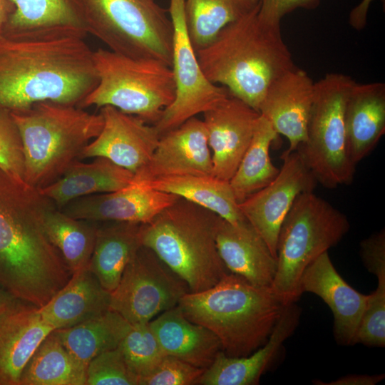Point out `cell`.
Wrapping results in <instances>:
<instances>
[{
  "mask_svg": "<svg viewBox=\"0 0 385 385\" xmlns=\"http://www.w3.org/2000/svg\"><path fill=\"white\" fill-rule=\"evenodd\" d=\"M296 302L284 305L281 314L267 342L247 356L232 357L220 351L205 369L198 384L255 385L274 360L283 343L296 329L301 316Z\"/></svg>",
  "mask_w": 385,
  "mask_h": 385,
  "instance_id": "cell-20",
  "label": "cell"
},
{
  "mask_svg": "<svg viewBox=\"0 0 385 385\" xmlns=\"http://www.w3.org/2000/svg\"><path fill=\"white\" fill-rule=\"evenodd\" d=\"M284 304L271 287L228 273L212 287L188 292L178 307L190 321L211 331L228 356H247L268 339Z\"/></svg>",
  "mask_w": 385,
  "mask_h": 385,
  "instance_id": "cell-4",
  "label": "cell"
},
{
  "mask_svg": "<svg viewBox=\"0 0 385 385\" xmlns=\"http://www.w3.org/2000/svg\"><path fill=\"white\" fill-rule=\"evenodd\" d=\"M134 173L104 157L91 163H74L61 178L38 189L58 207L78 198L114 192L130 183Z\"/></svg>",
  "mask_w": 385,
  "mask_h": 385,
  "instance_id": "cell-26",
  "label": "cell"
},
{
  "mask_svg": "<svg viewBox=\"0 0 385 385\" xmlns=\"http://www.w3.org/2000/svg\"><path fill=\"white\" fill-rule=\"evenodd\" d=\"M215 240L220 257L230 272L255 286L272 287L277 258L247 220L235 225L219 216Z\"/></svg>",
  "mask_w": 385,
  "mask_h": 385,
  "instance_id": "cell-22",
  "label": "cell"
},
{
  "mask_svg": "<svg viewBox=\"0 0 385 385\" xmlns=\"http://www.w3.org/2000/svg\"><path fill=\"white\" fill-rule=\"evenodd\" d=\"M140 225L112 222L97 228L88 268L110 293L117 287L128 263L142 247Z\"/></svg>",
  "mask_w": 385,
  "mask_h": 385,
  "instance_id": "cell-27",
  "label": "cell"
},
{
  "mask_svg": "<svg viewBox=\"0 0 385 385\" xmlns=\"http://www.w3.org/2000/svg\"><path fill=\"white\" fill-rule=\"evenodd\" d=\"M143 180L155 190L193 202L232 224L246 221L230 183L214 175L188 174Z\"/></svg>",
  "mask_w": 385,
  "mask_h": 385,
  "instance_id": "cell-28",
  "label": "cell"
},
{
  "mask_svg": "<svg viewBox=\"0 0 385 385\" xmlns=\"http://www.w3.org/2000/svg\"><path fill=\"white\" fill-rule=\"evenodd\" d=\"M314 93V82L306 71L296 66L268 87L258 112L277 134L287 138L289 146L282 155L296 150L305 141Z\"/></svg>",
  "mask_w": 385,
  "mask_h": 385,
  "instance_id": "cell-17",
  "label": "cell"
},
{
  "mask_svg": "<svg viewBox=\"0 0 385 385\" xmlns=\"http://www.w3.org/2000/svg\"><path fill=\"white\" fill-rule=\"evenodd\" d=\"M20 302L21 301L17 299L0 287V314L16 305Z\"/></svg>",
  "mask_w": 385,
  "mask_h": 385,
  "instance_id": "cell-44",
  "label": "cell"
},
{
  "mask_svg": "<svg viewBox=\"0 0 385 385\" xmlns=\"http://www.w3.org/2000/svg\"><path fill=\"white\" fill-rule=\"evenodd\" d=\"M118 347L139 380L150 374L165 355L149 322L130 324Z\"/></svg>",
  "mask_w": 385,
  "mask_h": 385,
  "instance_id": "cell-35",
  "label": "cell"
},
{
  "mask_svg": "<svg viewBox=\"0 0 385 385\" xmlns=\"http://www.w3.org/2000/svg\"><path fill=\"white\" fill-rule=\"evenodd\" d=\"M384 379V374H349L329 382L314 381L318 385H375Z\"/></svg>",
  "mask_w": 385,
  "mask_h": 385,
  "instance_id": "cell-42",
  "label": "cell"
},
{
  "mask_svg": "<svg viewBox=\"0 0 385 385\" xmlns=\"http://www.w3.org/2000/svg\"><path fill=\"white\" fill-rule=\"evenodd\" d=\"M111 293L87 267L72 273L68 282L38 311L54 329L73 327L110 309Z\"/></svg>",
  "mask_w": 385,
  "mask_h": 385,
  "instance_id": "cell-24",
  "label": "cell"
},
{
  "mask_svg": "<svg viewBox=\"0 0 385 385\" xmlns=\"http://www.w3.org/2000/svg\"><path fill=\"white\" fill-rule=\"evenodd\" d=\"M20 132L24 153V180L40 189L61 178L103 125L101 113L74 105L52 102L11 112Z\"/></svg>",
  "mask_w": 385,
  "mask_h": 385,
  "instance_id": "cell-6",
  "label": "cell"
},
{
  "mask_svg": "<svg viewBox=\"0 0 385 385\" xmlns=\"http://www.w3.org/2000/svg\"><path fill=\"white\" fill-rule=\"evenodd\" d=\"M103 125L85 148L81 158L104 157L134 174L149 163L160 135L141 118L106 106L101 108Z\"/></svg>",
  "mask_w": 385,
  "mask_h": 385,
  "instance_id": "cell-14",
  "label": "cell"
},
{
  "mask_svg": "<svg viewBox=\"0 0 385 385\" xmlns=\"http://www.w3.org/2000/svg\"><path fill=\"white\" fill-rule=\"evenodd\" d=\"M259 19L265 24L280 26L282 19L298 9H314L321 0H259Z\"/></svg>",
  "mask_w": 385,
  "mask_h": 385,
  "instance_id": "cell-40",
  "label": "cell"
},
{
  "mask_svg": "<svg viewBox=\"0 0 385 385\" xmlns=\"http://www.w3.org/2000/svg\"><path fill=\"white\" fill-rule=\"evenodd\" d=\"M301 293L320 297L334 316V335L342 345L355 344L356 334L369 294L351 287L335 269L328 252L315 259L304 271L299 284Z\"/></svg>",
  "mask_w": 385,
  "mask_h": 385,
  "instance_id": "cell-18",
  "label": "cell"
},
{
  "mask_svg": "<svg viewBox=\"0 0 385 385\" xmlns=\"http://www.w3.org/2000/svg\"><path fill=\"white\" fill-rule=\"evenodd\" d=\"M373 0H361L349 13V24L356 30L363 29L367 21V15L369 7Z\"/></svg>",
  "mask_w": 385,
  "mask_h": 385,
  "instance_id": "cell-43",
  "label": "cell"
},
{
  "mask_svg": "<svg viewBox=\"0 0 385 385\" xmlns=\"http://www.w3.org/2000/svg\"><path fill=\"white\" fill-rule=\"evenodd\" d=\"M130 323L111 309L71 327L53 330L68 351L87 367L99 354L118 347Z\"/></svg>",
  "mask_w": 385,
  "mask_h": 385,
  "instance_id": "cell-30",
  "label": "cell"
},
{
  "mask_svg": "<svg viewBox=\"0 0 385 385\" xmlns=\"http://www.w3.org/2000/svg\"><path fill=\"white\" fill-rule=\"evenodd\" d=\"M87 34L108 49L171 67L173 26L156 0H81Z\"/></svg>",
  "mask_w": 385,
  "mask_h": 385,
  "instance_id": "cell-9",
  "label": "cell"
},
{
  "mask_svg": "<svg viewBox=\"0 0 385 385\" xmlns=\"http://www.w3.org/2000/svg\"><path fill=\"white\" fill-rule=\"evenodd\" d=\"M86 34L69 30L0 33V108L41 102L78 106L98 78Z\"/></svg>",
  "mask_w": 385,
  "mask_h": 385,
  "instance_id": "cell-1",
  "label": "cell"
},
{
  "mask_svg": "<svg viewBox=\"0 0 385 385\" xmlns=\"http://www.w3.org/2000/svg\"><path fill=\"white\" fill-rule=\"evenodd\" d=\"M360 255L366 269L376 277L385 275L384 229L364 239L360 243Z\"/></svg>",
  "mask_w": 385,
  "mask_h": 385,
  "instance_id": "cell-41",
  "label": "cell"
},
{
  "mask_svg": "<svg viewBox=\"0 0 385 385\" xmlns=\"http://www.w3.org/2000/svg\"><path fill=\"white\" fill-rule=\"evenodd\" d=\"M93 61L98 81L81 108L110 106L154 125L175 99L171 67L160 61L98 48Z\"/></svg>",
  "mask_w": 385,
  "mask_h": 385,
  "instance_id": "cell-8",
  "label": "cell"
},
{
  "mask_svg": "<svg viewBox=\"0 0 385 385\" xmlns=\"http://www.w3.org/2000/svg\"><path fill=\"white\" fill-rule=\"evenodd\" d=\"M346 148L356 165L375 148L385 132V84L357 83L351 88L344 109Z\"/></svg>",
  "mask_w": 385,
  "mask_h": 385,
  "instance_id": "cell-23",
  "label": "cell"
},
{
  "mask_svg": "<svg viewBox=\"0 0 385 385\" xmlns=\"http://www.w3.org/2000/svg\"><path fill=\"white\" fill-rule=\"evenodd\" d=\"M53 330L38 307L23 302L0 314V385H19L24 367Z\"/></svg>",
  "mask_w": 385,
  "mask_h": 385,
  "instance_id": "cell-21",
  "label": "cell"
},
{
  "mask_svg": "<svg viewBox=\"0 0 385 385\" xmlns=\"http://www.w3.org/2000/svg\"><path fill=\"white\" fill-rule=\"evenodd\" d=\"M188 174L213 175L207 130L196 116L162 135L148 165L134 176L148 180Z\"/></svg>",
  "mask_w": 385,
  "mask_h": 385,
  "instance_id": "cell-19",
  "label": "cell"
},
{
  "mask_svg": "<svg viewBox=\"0 0 385 385\" xmlns=\"http://www.w3.org/2000/svg\"><path fill=\"white\" fill-rule=\"evenodd\" d=\"M178 196L155 190L135 176L130 183L114 192L78 198L64 212L79 220L145 224Z\"/></svg>",
  "mask_w": 385,
  "mask_h": 385,
  "instance_id": "cell-16",
  "label": "cell"
},
{
  "mask_svg": "<svg viewBox=\"0 0 385 385\" xmlns=\"http://www.w3.org/2000/svg\"><path fill=\"white\" fill-rule=\"evenodd\" d=\"M259 4V0H184L187 33L195 51Z\"/></svg>",
  "mask_w": 385,
  "mask_h": 385,
  "instance_id": "cell-33",
  "label": "cell"
},
{
  "mask_svg": "<svg viewBox=\"0 0 385 385\" xmlns=\"http://www.w3.org/2000/svg\"><path fill=\"white\" fill-rule=\"evenodd\" d=\"M283 160L276 177L266 186L238 203L252 226L277 258V244L282 224L297 197L314 191L317 182L297 150L280 156Z\"/></svg>",
  "mask_w": 385,
  "mask_h": 385,
  "instance_id": "cell-13",
  "label": "cell"
},
{
  "mask_svg": "<svg viewBox=\"0 0 385 385\" xmlns=\"http://www.w3.org/2000/svg\"><path fill=\"white\" fill-rule=\"evenodd\" d=\"M205 369L183 360L165 355L156 368L139 380L138 385H193Z\"/></svg>",
  "mask_w": 385,
  "mask_h": 385,
  "instance_id": "cell-39",
  "label": "cell"
},
{
  "mask_svg": "<svg viewBox=\"0 0 385 385\" xmlns=\"http://www.w3.org/2000/svg\"><path fill=\"white\" fill-rule=\"evenodd\" d=\"M376 289L370 294L356 334V342L385 346V276L377 277Z\"/></svg>",
  "mask_w": 385,
  "mask_h": 385,
  "instance_id": "cell-38",
  "label": "cell"
},
{
  "mask_svg": "<svg viewBox=\"0 0 385 385\" xmlns=\"http://www.w3.org/2000/svg\"><path fill=\"white\" fill-rule=\"evenodd\" d=\"M86 369L68 351L53 331L24 367L19 385H86Z\"/></svg>",
  "mask_w": 385,
  "mask_h": 385,
  "instance_id": "cell-31",
  "label": "cell"
},
{
  "mask_svg": "<svg viewBox=\"0 0 385 385\" xmlns=\"http://www.w3.org/2000/svg\"><path fill=\"white\" fill-rule=\"evenodd\" d=\"M52 204L38 188L0 169V287L38 308L72 275L45 229Z\"/></svg>",
  "mask_w": 385,
  "mask_h": 385,
  "instance_id": "cell-2",
  "label": "cell"
},
{
  "mask_svg": "<svg viewBox=\"0 0 385 385\" xmlns=\"http://www.w3.org/2000/svg\"><path fill=\"white\" fill-rule=\"evenodd\" d=\"M356 82L349 76L327 73L314 83L313 103L306 140L296 150L314 175L327 188L349 185L355 167L346 148L344 109Z\"/></svg>",
  "mask_w": 385,
  "mask_h": 385,
  "instance_id": "cell-10",
  "label": "cell"
},
{
  "mask_svg": "<svg viewBox=\"0 0 385 385\" xmlns=\"http://www.w3.org/2000/svg\"><path fill=\"white\" fill-rule=\"evenodd\" d=\"M14 6L2 31L69 30L87 35L81 0H9Z\"/></svg>",
  "mask_w": 385,
  "mask_h": 385,
  "instance_id": "cell-29",
  "label": "cell"
},
{
  "mask_svg": "<svg viewBox=\"0 0 385 385\" xmlns=\"http://www.w3.org/2000/svg\"><path fill=\"white\" fill-rule=\"evenodd\" d=\"M86 385H138V377L118 346L99 354L89 361Z\"/></svg>",
  "mask_w": 385,
  "mask_h": 385,
  "instance_id": "cell-36",
  "label": "cell"
},
{
  "mask_svg": "<svg viewBox=\"0 0 385 385\" xmlns=\"http://www.w3.org/2000/svg\"><path fill=\"white\" fill-rule=\"evenodd\" d=\"M168 13L173 26L171 69L175 96L153 125L160 137L230 95L227 88L211 83L200 67L185 27L184 0H169Z\"/></svg>",
  "mask_w": 385,
  "mask_h": 385,
  "instance_id": "cell-12",
  "label": "cell"
},
{
  "mask_svg": "<svg viewBox=\"0 0 385 385\" xmlns=\"http://www.w3.org/2000/svg\"><path fill=\"white\" fill-rule=\"evenodd\" d=\"M0 169L24 181V153L21 136L10 111L0 108Z\"/></svg>",
  "mask_w": 385,
  "mask_h": 385,
  "instance_id": "cell-37",
  "label": "cell"
},
{
  "mask_svg": "<svg viewBox=\"0 0 385 385\" xmlns=\"http://www.w3.org/2000/svg\"><path fill=\"white\" fill-rule=\"evenodd\" d=\"M188 292L185 282L151 250L142 246L111 292L110 309L130 324L147 323L178 306Z\"/></svg>",
  "mask_w": 385,
  "mask_h": 385,
  "instance_id": "cell-11",
  "label": "cell"
},
{
  "mask_svg": "<svg viewBox=\"0 0 385 385\" xmlns=\"http://www.w3.org/2000/svg\"><path fill=\"white\" fill-rule=\"evenodd\" d=\"M347 217L330 202L309 191L301 193L285 217L277 244V270L272 289L284 304L302 295L300 279L315 259L348 233Z\"/></svg>",
  "mask_w": 385,
  "mask_h": 385,
  "instance_id": "cell-7",
  "label": "cell"
},
{
  "mask_svg": "<svg viewBox=\"0 0 385 385\" xmlns=\"http://www.w3.org/2000/svg\"><path fill=\"white\" fill-rule=\"evenodd\" d=\"M14 6L9 0H0V33L2 32Z\"/></svg>",
  "mask_w": 385,
  "mask_h": 385,
  "instance_id": "cell-45",
  "label": "cell"
},
{
  "mask_svg": "<svg viewBox=\"0 0 385 385\" xmlns=\"http://www.w3.org/2000/svg\"><path fill=\"white\" fill-rule=\"evenodd\" d=\"M203 115L213 175L229 182L252 140L260 113L229 95Z\"/></svg>",
  "mask_w": 385,
  "mask_h": 385,
  "instance_id": "cell-15",
  "label": "cell"
},
{
  "mask_svg": "<svg viewBox=\"0 0 385 385\" xmlns=\"http://www.w3.org/2000/svg\"><path fill=\"white\" fill-rule=\"evenodd\" d=\"M277 135L272 124L260 114L252 140L229 181L238 203L268 185L278 174L279 169L270 156L271 144Z\"/></svg>",
  "mask_w": 385,
  "mask_h": 385,
  "instance_id": "cell-32",
  "label": "cell"
},
{
  "mask_svg": "<svg viewBox=\"0 0 385 385\" xmlns=\"http://www.w3.org/2000/svg\"><path fill=\"white\" fill-rule=\"evenodd\" d=\"M218 217L179 197L151 221L140 225L142 246L182 278L190 292L206 290L230 273L217 247Z\"/></svg>",
  "mask_w": 385,
  "mask_h": 385,
  "instance_id": "cell-5",
  "label": "cell"
},
{
  "mask_svg": "<svg viewBox=\"0 0 385 385\" xmlns=\"http://www.w3.org/2000/svg\"><path fill=\"white\" fill-rule=\"evenodd\" d=\"M165 355L206 369L222 351L218 338L208 329L187 319L178 306L149 322Z\"/></svg>",
  "mask_w": 385,
  "mask_h": 385,
  "instance_id": "cell-25",
  "label": "cell"
},
{
  "mask_svg": "<svg viewBox=\"0 0 385 385\" xmlns=\"http://www.w3.org/2000/svg\"><path fill=\"white\" fill-rule=\"evenodd\" d=\"M64 212L49 209L44 219L46 233L73 273L88 267L98 227Z\"/></svg>",
  "mask_w": 385,
  "mask_h": 385,
  "instance_id": "cell-34",
  "label": "cell"
},
{
  "mask_svg": "<svg viewBox=\"0 0 385 385\" xmlns=\"http://www.w3.org/2000/svg\"><path fill=\"white\" fill-rule=\"evenodd\" d=\"M259 5L260 1L222 29L208 46L196 51L211 83L225 86L230 95L257 112L272 81L295 66L280 26L261 21Z\"/></svg>",
  "mask_w": 385,
  "mask_h": 385,
  "instance_id": "cell-3",
  "label": "cell"
}]
</instances>
